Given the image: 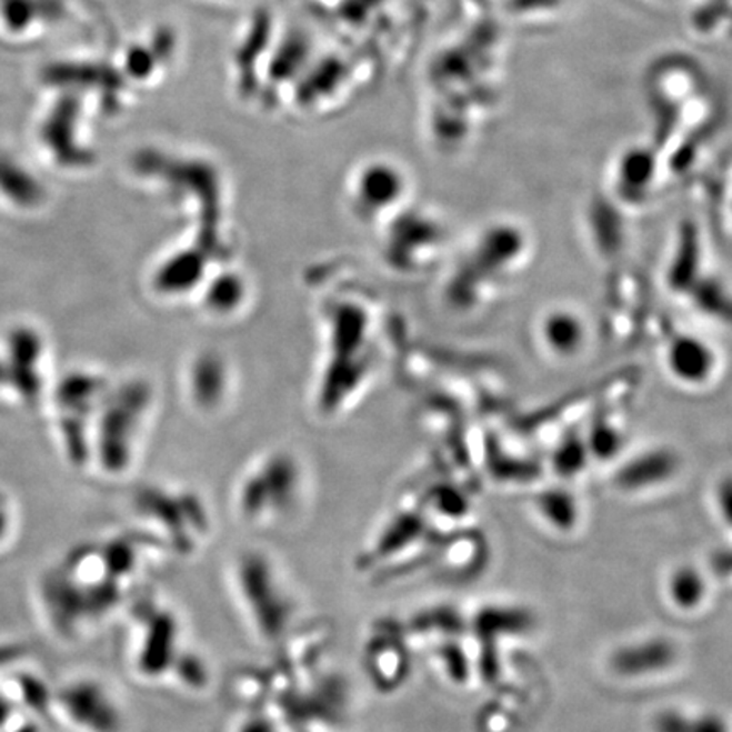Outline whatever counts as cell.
Listing matches in <instances>:
<instances>
[{
	"label": "cell",
	"instance_id": "cell-1",
	"mask_svg": "<svg viewBox=\"0 0 732 732\" xmlns=\"http://www.w3.org/2000/svg\"><path fill=\"white\" fill-rule=\"evenodd\" d=\"M369 312L350 297H343L324 314L328 360L319 385V405L324 414L341 411L369 382L373 369V321Z\"/></svg>",
	"mask_w": 732,
	"mask_h": 732
},
{
	"label": "cell",
	"instance_id": "cell-2",
	"mask_svg": "<svg viewBox=\"0 0 732 732\" xmlns=\"http://www.w3.org/2000/svg\"><path fill=\"white\" fill-rule=\"evenodd\" d=\"M304 485V470L293 454H264L241 480L238 511L251 524L283 521L301 504Z\"/></svg>",
	"mask_w": 732,
	"mask_h": 732
},
{
	"label": "cell",
	"instance_id": "cell-3",
	"mask_svg": "<svg viewBox=\"0 0 732 732\" xmlns=\"http://www.w3.org/2000/svg\"><path fill=\"white\" fill-rule=\"evenodd\" d=\"M273 570V564L258 551L243 554L238 563L241 601L251 621H254V628L260 629L261 636L267 640L277 636L282 631L283 622L287 624L290 618V602Z\"/></svg>",
	"mask_w": 732,
	"mask_h": 732
},
{
	"label": "cell",
	"instance_id": "cell-4",
	"mask_svg": "<svg viewBox=\"0 0 732 732\" xmlns=\"http://www.w3.org/2000/svg\"><path fill=\"white\" fill-rule=\"evenodd\" d=\"M183 383L195 411L215 414L231 399V364L219 351H199L187 363Z\"/></svg>",
	"mask_w": 732,
	"mask_h": 732
},
{
	"label": "cell",
	"instance_id": "cell-5",
	"mask_svg": "<svg viewBox=\"0 0 732 732\" xmlns=\"http://www.w3.org/2000/svg\"><path fill=\"white\" fill-rule=\"evenodd\" d=\"M61 704L69 718L87 732H121V709L101 683L89 680L72 683L61 693Z\"/></svg>",
	"mask_w": 732,
	"mask_h": 732
},
{
	"label": "cell",
	"instance_id": "cell-6",
	"mask_svg": "<svg viewBox=\"0 0 732 732\" xmlns=\"http://www.w3.org/2000/svg\"><path fill=\"white\" fill-rule=\"evenodd\" d=\"M664 367L675 382L685 387H704L718 372L719 357L704 338L680 332L666 344Z\"/></svg>",
	"mask_w": 732,
	"mask_h": 732
},
{
	"label": "cell",
	"instance_id": "cell-7",
	"mask_svg": "<svg viewBox=\"0 0 732 732\" xmlns=\"http://www.w3.org/2000/svg\"><path fill=\"white\" fill-rule=\"evenodd\" d=\"M150 402V393L144 387H131L121 392L114 408L106 415L104 450L108 453V464L114 469H121L128 463L129 441H131V429L143 418Z\"/></svg>",
	"mask_w": 732,
	"mask_h": 732
},
{
	"label": "cell",
	"instance_id": "cell-8",
	"mask_svg": "<svg viewBox=\"0 0 732 732\" xmlns=\"http://www.w3.org/2000/svg\"><path fill=\"white\" fill-rule=\"evenodd\" d=\"M540 340L544 350L561 360H570L582 353L589 338V328L579 312L569 308H556L541 318Z\"/></svg>",
	"mask_w": 732,
	"mask_h": 732
},
{
	"label": "cell",
	"instance_id": "cell-9",
	"mask_svg": "<svg viewBox=\"0 0 732 732\" xmlns=\"http://www.w3.org/2000/svg\"><path fill=\"white\" fill-rule=\"evenodd\" d=\"M211 263L212 258H202L195 251H182L164 258L154 273V289L167 297L199 292L208 279Z\"/></svg>",
	"mask_w": 732,
	"mask_h": 732
},
{
	"label": "cell",
	"instance_id": "cell-10",
	"mask_svg": "<svg viewBox=\"0 0 732 732\" xmlns=\"http://www.w3.org/2000/svg\"><path fill=\"white\" fill-rule=\"evenodd\" d=\"M199 302L205 314L215 319H229L247 308L250 287L243 273L238 270L219 269L209 273L204 285L199 290Z\"/></svg>",
	"mask_w": 732,
	"mask_h": 732
},
{
	"label": "cell",
	"instance_id": "cell-11",
	"mask_svg": "<svg viewBox=\"0 0 732 732\" xmlns=\"http://www.w3.org/2000/svg\"><path fill=\"white\" fill-rule=\"evenodd\" d=\"M522 250V237L518 229L509 225H499L485 232V237L480 241L479 257L480 263L489 267H504L515 260Z\"/></svg>",
	"mask_w": 732,
	"mask_h": 732
},
{
	"label": "cell",
	"instance_id": "cell-12",
	"mask_svg": "<svg viewBox=\"0 0 732 732\" xmlns=\"http://www.w3.org/2000/svg\"><path fill=\"white\" fill-rule=\"evenodd\" d=\"M675 472V460L666 451H653L636 458L622 470V483L629 487L650 485L669 479Z\"/></svg>",
	"mask_w": 732,
	"mask_h": 732
},
{
	"label": "cell",
	"instance_id": "cell-13",
	"mask_svg": "<svg viewBox=\"0 0 732 732\" xmlns=\"http://www.w3.org/2000/svg\"><path fill=\"white\" fill-rule=\"evenodd\" d=\"M618 177L624 192H646L654 179V160L643 148H632L628 153H622Z\"/></svg>",
	"mask_w": 732,
	"mask_h": 732
},
{
	"label": "cell",
	"instance_id": "cell-14",
	"mask_svg": "<svg viewBox=\"0 0 732 732\" xmlns=\"http://www.w3.org/2000/svg\"><path fill=\"white\" fill-rule=\"evenodd\" d=\"M538 508L551 524L561 529L573 528L576 515H579L572 493L564 492L561 489L541 493L540 499H538Z\"/></svg>",
	"mask_w": 732,
	"mask_h": 732
},
{
	"label": "cell",
	"instance_id": "cell-15",
	"mask_svg": "<svg viewBox=\"0 0 732 732\" xmlns=\"http://www.w3.org/2000/svg\"><path fill=\"white\" fill-rule=\"evenodd\" d=\"M0 185L4 187L9 195L22 202L32 201L38 195L34 180L29 179V176L9 161H0Z\"/></svg>",
	"mask_w": 732,
	"mask_h": 732
},
{
	"label": "cell",
	"instance_id": "cell-16",
	"mask_svg": "<svg viewBox=\"0 0 732 732\" xmlns=\"http://www.w3.org/2000/svg\"><path fill=\"white\" fill-rule=\"evenodd\" d=\"M702 592H704V582L693 570L682 569L672 579L673 599L680 605H695L701 601Z\"/></svg>",
	"mask_w": 732,
	"mask_h": 732
},
{
	"label": "cell",
	"instance_id": "cell-17",
	"mask_svg": "<svg viewBox=\"0 0 732 732\" xmlns=\"http://www.w3.org/2000/svg\"><path fill=\"white\" fill-rule=\"evenodd\" d=\"M38 14L37 0H2V16L14 31L24 29Z\"/></svg>",
	"mask_w": 732,
	"mask_h": 732
},
{
	"label": "cell",
	"instance_id": "cell-18",
	"mask_svg": "<svg viewBox=\"0 0 732 732\" xmlns=\"http://www.w3.org/2000/svg\"><path fill=\"white\" fill-rule=\"evenodd\" d=\"M585 450H589L585 441L580 444H575L573 441L564 444V447L558 450L556 457H554L556 469L564 473H575L576 470L582 469L583 464H585V461H583L585 460Z\"/></svg>",
	"mask_w": 732,
	"mask_h": 732
},
{
	"label": "cell",
	"instance_id": "cell-19",
	"mask_svg": "<svg viewBox=\"0 0 732 732\" xmlns=\"http://www.w3.org/2000/svg\"><path fill=\"white\" fill-rule=\"evenodd\" d=\"M619 438L618 432L614 431V428H608V425H595L593 428L592 434H590L589 443H585L589 447L590 451L599 454V457H609V454H614L619 450Z\"/></svg>",
	"mask_w": 732,
	"mask_h": 732
},
{
	"label": "cell",
	"instance_id": "cell-20",
	"mask_svg": "<svg viewBox=\"0 0 732 732\" xmlns=\"http://www.w3.org/2000/svg\"><path fill=\"white\" fill-rule=\"evenodd\" d=\"M714 501L722 519L732 525V473L721 477L714 487Z\"/></svg>",
	"mask_w": 732,
	"mask_h": 732
}]
</instances>
